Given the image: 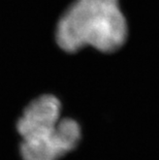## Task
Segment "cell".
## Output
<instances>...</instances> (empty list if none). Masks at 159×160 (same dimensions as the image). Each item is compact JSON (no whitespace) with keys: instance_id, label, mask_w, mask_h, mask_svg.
I'll use <instances>...</instances> for the list:
<instances>
[{"instance_id":"cell-1","label":"cell","mask_w":159,"mask_h":160,"mask_svg":"<svg viewBox=\"0 0 159 160\" xmlns=\"http://www.w3.org/2000/svg\"><path fill=\"white\" fill-rule=\"evenodd\" d=\"M127 33L119 0H74L59 19L56 42L67 53L86 47L112 53L124 45Z\"/></svg>"},{"instance_id":"cell-2","label":"cell","mask_w":159,"mask_h":160,"mask_svg":"<svg viewBox=\"0 0 159 160\" xmlns=\"http://www.w3.org/2000/svg\"><path fill=\"white\" fill-rule=\"evenodd\" d=\"M82 138L80 124L70 118H61L50 133L22 139V160H59L77 147Z\"/></svg>"},{"instance_id":"cell-3","label":"cell","mask_w":159,"mask_h":160,"mask_svg":"<svg viewBox=\"0 0 159 160\" xmlns=\"http://www.w3.org/2000/svg\"><path fill=\"white\" fill-rule=\"evenodd\" d=\"M61 119V103L53 95H42L26 107L17 122V131L22 139L50 133Z\"/></svg>"}]
</instances>
